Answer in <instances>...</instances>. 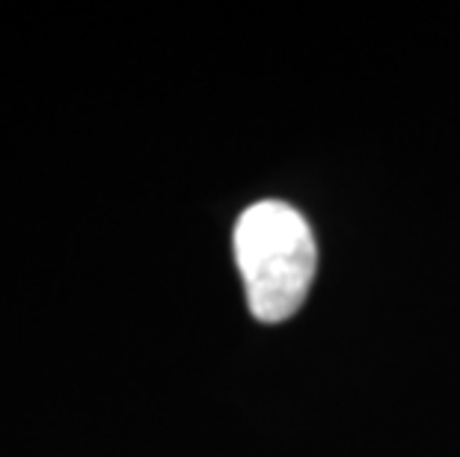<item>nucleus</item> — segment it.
Returning a JSON list of instances; mask_svg holds the SVG:
<instances>
[{
  "instance_id": "obj_1",
  "label": "nucleus",
  "mask_w": 460,
  "mask_h": 457,
  "mask_svg": "<svg viewBox=\"0 0 460 457\" xmlns=\"http://www.w3.org/2000/svg\"><path fill=\"white\" fill-rule=\"evenodd\" d=\"M234 261L250 312L264 324H279L303 306L315 279V235L295 206L261 199L234 223Z\"/></svg>"
}]
</instances>
